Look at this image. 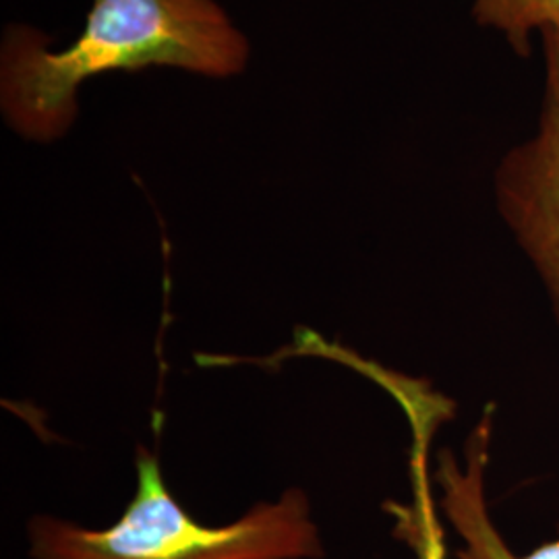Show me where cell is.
<instances>
[{"label":"cell","mask_w":559,"mask_h":559,"mask_svg":"<svg viewBox=\"0 0 559 559\" xmlns=\"http://www.w3.org/2000/svg\"><path fill=\"white\" fill-rule=\"evenodd\" d=\"M247 36L216 0H92L80 36L52 50L29 25L0 46V112L23 140L50 143L80 117L81 85L112 71L168 67L201 78L240 75Z\"/></svg>","instance_id":"cell-1"},{"label":"cell","mask_w":559,"mask_h":559,"mask_svg":"<svg viewBox=\"0 0 559 559\" xmlns=\"http://www.w3.org/2000/svg\"><path fill=\"white\" fill-rule=\"evenodd\" d=\"M34 559H320V531L300 489L261 501L245 516L207 526L170 496L160 460L138 450V491L108 528H83L69 520L29 522Z\"/></svg>","instance_id":"cell-2"},{"label":"cell","mask_w":559,"mask_h":559,"mask_svg":"<svg viewBox=\"0 0 559 559\" xmlns=\"http://www.w3.org/2000/svg\"><path fill=\"white\" fill-rule=\"evenodd\" d=\"M543 94L533 133L496 168L500 218L537 272L559 323V32H545Z\"/></svg>","instance_id":"cell-3"},{"label":"cell","mask_w":559,"mask_h":559,"mask_svg":"<svg viewBox=\"0 0 559 559\" xmlns=\"http://www.w3.org/2000/svg\"><path fill=\"white\" fill-rule=\"evenodd\" d=\"M381 388L394 396L411 423V483L413 501H388L383 508L394 519V535L404 540L417 559H445V537L429 483V441L441 420L448 419L454 404L433 392L425 381L411 380L400 373H385Z\"/></svg>","instance_id":"cell-4"},{"label":"cell","mask_w":559,"mask_h":559,"mask_svg":"<svg viewBox=\"0 0 559 559\" xmlns=\"http://www.w3.org/2000/svg\"><path fill=\"white\" fill-rule=\"evenodd\" d=\"M491 438L493 406H487L464 443L462 464L448 450L441 452L438 462L436 480L441 487V510L462 539L459 559H524L508 547L489 512L485 473Z\"/></svg>","instance_id":"cell-5"},{"label":"cell","mask_w":559,"mask_h":559,"mask_svg":"<svg viewBox=\"0 0 559 559\" xmlns=\"http://www.w3.org/2000/svg\"><path fill=\"white\" fill-rule=\"evenodd\" d=\"M471 17L519 57H531L535 36L559 32V0H471Z\"/></svg>","instance_id":"cell-6"}]
</instances>
